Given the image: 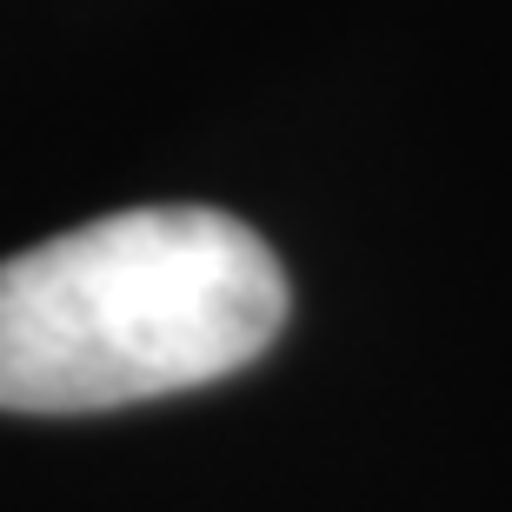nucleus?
I'll return each mask as SVG.
<instances>
[{"label": "nucleus", "instance_id": "nucleus-1", "mask_svg": "<svg viewBox=\"0 0 512 512\" xmlns=\"http://www.w3.org/2000/svg\"><path fill=\"white\" fill-rule=\"evenodd\" d=\"M286 266L220 207H127L0 260V413L213 386L286 326Z\"/></svg>", "mask_w": 512, "mask_h": 512}]
</instances>
